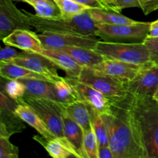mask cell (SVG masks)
<instances>
[{"label": "cell", "instance_id": "33", "mask_svg": "<svg viewBox=\"0 0 158 158\" xmlns=\"http://www.w3.org/2000/svg\"><path fill=\"white\" fill-rule=\"evenodd\" d=\"M13 46H6L1 49L0 52V62L1 63H9L13 59L16 58L20 55L21 52H18L13 49Z\"/></svg>", "mask_w": 158, "mask_h": 158}, {"label": "cell", "instance_id": "9", "mask_svg": "<svg viewBox=\"0 0 158 158\" xmlns=\"http://www.w3.org/2000/svg\"><path fill=\"white\" fill-rule=\"evenodd\" d=\"M32 27L24 12L17 9L12 0H0V40L18 29L31 30Z\"/></svg>", "mask_w": 158, "mask_h": 158}, {"label": "cell", "instance_id": "5", "mask_svg": "<svg viewBox=\"0 0 158 158\" xmlns=\"http://www.w3.org/2000/svg\"><path fill=\"white\" fill-rule=\"evenodd\" d=\"M151 22H138L129 25L97 23V36L109 43H143L148 37Z\"/></svg>", "mask_w": 158, "mask_h": 158}, {"label": "cell", "instance_id": "27", "mask_svg": "<svg viewBox=\"0 0 158 158\" xmlns=\"http://www.w3.org/2000/svg\"><path fill=\"white\" fill-rule=\"evenodd\" d=\"M86 105H87L89 114H90L91 124H92L93 129L97 137L99 147L110 146L107 131H106V126H105L104 122L102 118L101 114L90 105L87 104V103Z\"/></svg>", "mask_w": 158, "mask_h": 158}, {"label": "cell", "instance_id": "16", "mask_svg": "<svg viewBox=\"0 0 158 158\" xmlns=\"http://www.w3.org/2000/svg\"><path fill=\"white\" fill-rule=\"evenodd\" d=\"M40 54L50 60L57 67L63 69L66 73V77L75 80L79 79L83 67L74 61L66 52L60 49L44 48Z\"/></svg>", "mask_w": 158, "mask_h": 158}, {"label": "cell", "instance_id": "39", "mask_svg": "<svg viewBox=\"0 0 158 158\" xmlns=\"http://www.w3.org/2000/svg\"><path fill=\"white\" fill-rule=\"evenodd\" d=\"M101 2H103L108 8H109L110 10L114 11V12H120L121 13V11L119 10L118 8L117 7V5H116L115 0H100Z\"/></svg>", "mask_w": 158, "mask_h": 158}, {"label": "cell", "instance_id": "26", "mask_svg": "<svg viewBox=\"0 0 158 158\" xmlns=\"http://www.w3.org/2000/svg\"><path fill=\"white\" fill-rule=\"evenodd\" d=\"M53 86L54 93L58 102L67 105L79 100L73 86L66 77L53 82Z\"/></svg>", "mask_w": 158, "mask_h": 158}, {"label": "cell", "instance_id": "20", "mask_svg": "<svg viewBox=\"0 0 158 158\" xmlns=\"http://www.w3.org/2000/svg\"><path fill=\"white\" fill-rule=\"evenodd\" d=\"M63 125H64V134L68 141L75 149L80 158H86L84 151V131L83 128L74 121L72 118L64 113L63 115Z\"/></svg>", "mask_w": 158, "mask_h": 158}, {"label": "cell", "instance_id": "2", "mask_svg": "<svg viewBox=\"0 0 158 158\" xmlns=\"http://www.w3.org/2000/svg\"><path fill=\"white\" fill-rule=\"evenodd\" d=\"M23 12L27 15L31 26L41 33L59 32L97 36V23L91 17L88 10L73 18L56 19L43 18L26 11Z\"/></svg>", "mask_w": 158, "mask_h": 158}, {"label": "cell", "instance_id": "1", "mask_svg": "<svg viewBox=\"0 0 158 158\" xmlns=\"http://www.w3.org/2000/svg\"><path fill=\"white\" fill-rule=\"evenodd\" d=\"M101 116L114 158H148L131 94L112 100L111 112Z\"/></svg>", "mask_w": 158, "mask_h": 158}, {"label": "cell", "instance_id": "17", "mask_svg": "<svg viewBox=\"0 0 158 158\" xmlns=\"http://www.w3.org/2000/svg\"><path fill=\"white\" fill-rule=\"evenodd\" d=\"M33 139L41 144L49 156L53 158H80V155L70 145L67 144L60 138H47L43 136L35 135Z\"/></svg>", "mask_w": 158, "mask_h": 158}, {"label": "cell", "instance_id": "14", "mask_svg": "<svg viewBox=\"0 0 158 158\" xmlns=\"http://www.w3.org/2000/svg\"><path fill=\"white\" fill-rule=\"evenodd\" d=\"M66 78L73 86L79 100L90 105L94 109L99 111L101 115L110 114L111 112L112 100L86 83L75 79L67 77Z\"/></svg>", "mask_w": 158, "mask_h": 158}, {"label": "cell", "instance_id": "30", "mask_svg": "<svg viewBox=\"0 0 158 158\" xmlns=\"http://www.w3.org/2000/svg\"><path fill=\"white\" fill-rule=\"evenodd\" d=\"M84 151L86 158H99V143L94 129L84 132Z\"/></svg>", "mask_w": 158, "mask_h": 158}, {"label": "cell", "instance_id": "11", "mask_svg": "<svg viewBox=\"0 0 158 158\" xmlns=\"http://www.w3.org/2000/svg\"><path fill=\"white\" fill-rule=\"evenodd\" d=\"M123 85L128 94L153 98L158 86V64L145 65L131 81Z\"/></svg>", "mask_w": 158, "mask_h": 158}, {"label": "cell", "instance_id": "28", "mask_svg": "<svg viewBox=\"0 0 158 158\" xmlns=\"http://www.w3.org/2000/svg\"><path fill=\"white\" fill-rule=\"evenodd\" d=\"M1 79V91L16 101L24 97L26 92V86L19 80H10L2 77Z\"/></svg>", "mask_w": 158, "mask_h": 158}, {"label": "cell", "instance_id": "23", "mask_svg": "<svg viewBox=\"0 0 158 158\" xmlns=\"http://www.w3.org/2000/svg\"><path fill=\"white\" fill-rule=\"evenodd\" d=\"M0 75L2 77L10 80L20 79H40L52 82L50 79L43 75L26 69L22 66L12 63H1L0 62Z\"/></svg>", "mask_w": 158, "mask_h": 158}, {"label": "cell", "instance_id": "38", "mask_svg": "<svg viewBox=\"0 0 158 158\" xmlns=\"http://www.w3.org/2000/svg\"><path fill=\"white\" fill-rule=\"evenodd\" d=\"M148 37L155 38L158 37V19L154 22H151L150 26V32Z\"/></svg>", "mask_w": 158, "mask_h": 158}, {"label": "cell", "instance_id": "25", "mask_svg": "<svg viewBox=\"0 0 158 158\" xmlns=\"http://www.w3.org/2000/svg\"><path fill=\"white\" fill-rule=\"evenodd\" d=\"M26 2L32 6L35 15L43 18L56 19L61 17L58 6L53 0H16Z\"/></svg>", "mask_w": 158, "mask_h": 158}, {"label": "cell", "instance_id": "19", "mask_svg": "<svg viewBox=\"0 0 158 158\" xmlns=\"http://www.w3.org/2000/svg\"><path fill=\"white\" fill-rule=\"evenodd\" d=\"M66 52L83 67L93 68L106 60L103 56L94 49L83 47H66L56 49Z\"/></svg>", "mask_w": 158, "mask_h": 158}, {"label": "cell", "instance_id": "10", "mask_svg": "<svg viewBox=\"0 0 158 158\" xmlns=\"http://www.w3.org/2000/svg\"><path fill=\"white\" fill-rule=\"evenodd\" d=\"M18 101L0 93V137L9 138L26 129V122L15 112Z\"/></svg>", "mask_w": 158, "mask_h": 158}, {"label": "cell", "instance_id": "6", "mask_svg": "<svg viewBox=\"0 0 158 158\" xmlns=\"http://www.w3.org/2000/svg\"><path fill=\"white\" fill-rule=\"evenodd\" d=\"M94 49L106 59L138 65L152 63L150 51L144 43H109L100 40Z\"/></svg>", "mask_w": 158, "mask_h": 158}, {"label": "cell", "instance_id": "24", "mask_svg": "<svg viewBox=\"0 0 158 158\" xmlns=\"http://www.w3.org/2000/svg\"><path fill=\"white\" fill-rule=\"evenodd\" d=\"M89 15L93 19L100 24L110 25H129L136 23L137 21L133 20L120 12L103 9H88Z\"/></svg>", "mask_w": 158, "mask_h": 158}, {"label": "cell", "instance_id": "37", "mask_svg": "<svg viewBox=\"0 0 158 158\" xmlns=\"http://www.w3.org/2000/svg\"><path fill=\"white\" fill-rule=\"evenodd\" d=\"M99 158H114L110 147H99Z\"/></svg>", "mask_w": 158, "mask_h": 158}, {"label": "cell", "instance_id": "13", "mask_svg": "<svg viewBox=\"0 0 158 158\" xmlns=\"http://www.w3.org/2000/svg\"><path fill=\"white\" fill-rule=\"evenodd\" d=\"M9 63L22 66L26 69L50 79L52 82L61 80L57 73V66L41 54L22 51L20 55Z\"/></svg>", "mask_w": 158, "mask_h": 158}, {"label": "cell", "instance_id": "8", "mask_svg": "<svg viewBox=\"0 0 158 158\" xmlns=\"http://www.w3.org/2000/svg\"><path fill=\"white\" fill-rule=\"evenodd\" d=\"M38 36L44 48L62 49L66 47H83L95 49L98 39L96 35H82L77 34L42 32Z\"/></svg>", "mask_w": 158, "mask_h": 158}, {"label": "cell", "instance_id": "22", "mask_svg": "<svg viewBox=\"0 0 158 158\" xmlns=\"http://www.w3.org/2000/svg\"><path fill=\"white\" fill-rule=\"evenodd\" d=\"M65 112L83 128L84 132L93 128L90 114L85 102L78 100L69 104L65 105Z\"/></svg>", "mask_w": 158, "mask_h": 158}, {"label": "cell", "instance_id": "35", "mask_svg": "<svg viewBox=\"0 0 158 158\" xmlns=\"http://www.w3.org/2000/svg\"><path fill=\"white\" fill-rule=\"evenodd\" d=\"M117 7L119 10L122 11L127 8L137 7L140 9V0H115Z\"/></svg>", "mask_w": 158, "mask_h": 158}, {"label": "cell", "instance_id": "36", "mask_svg": "<svg viewBox=\"0 0 158 158\" xmlns=\"http://www.w3.org/2000/svg\"><path fill=\"white\" fill-rule=\"evenodd\" d=\"M73 1L80 3L82 5H84V6H87L90 9L97 8V9H103L110 10L109 8L100 0H73Z\"/></svg>", "mask_w": 158, "mask_h": 158}, {"label": "cell", "instance_id": "4", "mask_svg": "<svg viewBox=\"0 0 158 158\" xmlns=\"http://www.w3.org/2000/svg\"><path fill=\"white\" fill-rule=\"evenodd\" d=\"M18 101H22L30 106L37 113L47 127L58 138L67 144H70L64 134L63 115L65 105L60 102L46 98H38L24 96ZM75 150V149H74Z\"/></svg>", "mask_w": 158, "mask_h": 158}, {"label": "cell", "instance_id": "15", "mask_svg": "<svg viewBox=\"0 0 158 158\" xmlns=\"http://www.w3.org/2000/svg\"><path fill=\"white\" fill-rule=\"evenodd\" d=\"M2 43L6 46H13L23 51L34 53L40 54L44 49L38 34L27 29H15L3 39Z\"/></svg>", "mask_w": 158, "mask_h": 158}, {"label": "cell", "instance_id": "32", "mask_svg": "<svg viewBox=\"0 0 158 158\" xmlns=\"http://www.w3.org/2000/svg\"><path fill=\"white\" fill-rule=\"evenodd\" d=\"M143 43L149 49L151 62L155 64H158V37H148Z\"/></svg>", "mask_w": 158, "mask_h": 158}, {"label": "cell", "instance_id": "34", "mask_svg": "<svg viewBox=\"0 0 158 158\" xmlns=\"http://www.w3.org/2000/svg\"><path fill=\"white\" fill-rule=\"evenodd\" d=\"M140 9L144 15H149L158 9V0H140Z\"/></svg>", "mask_w": 158, "mask_h": 158}, {"label": "cell", "instance_id": "12", "mask_svg": "<svg viewBox=\"0 0 158 158\" xmlns=\"http://www.w3.org/2000/svg\"><path fill=\"white\" fill-rule=\"evenodd\" d=\"M145 65L147 64L138 65L117 60L106 59L101 63L91 69L98 73L104 74L125 84L131 81Z\"/></svg>", "mask_w": 158, "mask_h": 158}, {"label": "cell", "instance_id": "7", "mask_svg": "<svg viewBox=\"0 0 158 158\" xmlns=\"http://www.w3.org/2000/svg\"><path fill=\"white\" fill-rule=\"evenodd\" d=\"M78 80L89 85L110 100H120L128 95L123 83L104 74L98 73L91 68L83 67Z\"/></svg>", "mask_w": 158, "mask_h": 158}, {"label": "cell", "instance_id": "3", "mask_svg": "<svg viewBox=\"0 0 158 158\" xmlns=\"http://www.w3.org/2000/svg\"><path fill=\"white\" fill-rule=\"evenodd\" d=\"M132 105L148 158H158V103L152 97L132 95Z\"/></svg>", "mask_w": 158, "mask_h": 158}, {"label": "cell", "instance_id": "18", "mask_svg": "<svg viewBox=\"0 0 158 158\" xmlns=\"http://www.w3.org/2000/svg\"><path fill=\"white\" fill-rule=\"evenodd\" d=\"M15 112L26 122L27 124L38 131L40 135L47 138H56V136L47 127L37 113L26 103L18 101L15 108Z\"/></svg>", "mask_w": 158, "mask_h": 158}, {"label": "cell", "instance_id": "29", "mask_svg": "<svg viewBox=\"0 0 158 158\" xmlns=\"http://www.w3.org/2000/svg\"><path fill=\"white\" fill-rule=\"evenodd\" d=\"M53 1L60 9L62 18H73L90 9L73 0H53Z\"/></svg>", "mask_w": 158, "mask_h": 158}, {"label": "cell", "instance_id": "40", "mask_svg": "<svg viewBox=\"0 0 158 158\" xmlns=\"http://www.w3.org/2000/svg\"><path fill=\"white\" fill-rule=\"evenodd\" d=\"M153 99H154L156 102H157L158 103V86H157V90H156L155 94H154V97H153Z\"/></svg>", "mask_w": 158, "mask_h": 158}, {"label": "cell", "instance_id": "31", "mask_svg": "<svg viewBox=\"0 0 158 158\" xmlns=\"http://www.w3.org/2000/svg\"><path fill=\"white\" fill-rule=\"evenodd\" d=\"M19 148L9 141V138L0 137V158H18Z\"/></svg>", "mask_w": 158, "mask_h": 158}, {"label": "cell", "instance_id": "21", "mask_svg": "<svg viewBox=\"0 0 158 158\" xmlns=\"http://www.w3.org/2000/svg\"><path fill=\"white\" fill-rule=\"evenodd\" d=\"M19 80L26 86V92L25 96L57 101L54 93L53 82L40 79H20Z\"/></svg>", "mask_w": 158, "mask_h": 158}]
</instances>
